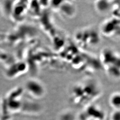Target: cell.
<instances>
[{
	"label": "cell",
	"mask_w": 120,
	"mask_h": 120,
	"mask_svg": "<svg viewBox=\"0 0 120 120\" xmlns=\"http://www.w3.org/2000/svg\"><path fill=\"white\" fill-rule=\"evenodd\" d=\"M110 102L113 107L117 110H120V93H116L112 96Z\"/></svg>",
	"instance_id": "6da1fadb"
},
{
	"label": "cell",
	"mask_w": 120,
	"mask_h": 120,
	"mask_svg": "<svg viewBox=\"0 0 120 120\" xmlns=\"http://www.w3.org/2000/svg\"><path fill=\"white\" fill-rule=\"evenodd\" d=\"M111 120H120V110H116L112 113Z\"/></svg>",
	"instance_id": "7a4b0ae2"
}]
</instances>
